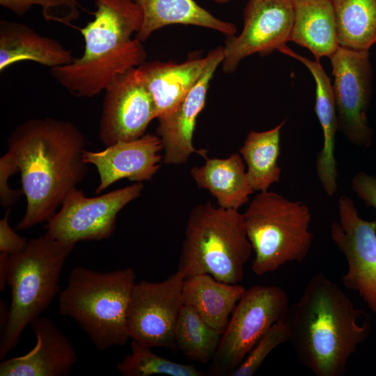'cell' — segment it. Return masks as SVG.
Instances as JSON below:
<instances>
[{
    "label": "cell",
    "instance_id": "obj_10",
    "mask_svg": "<svg viewBox=\"0 0 376 376\" xmlns=\"http://www.w3.org/2000/svg\"><path fill=\"white\" fill-rule=\"evenodd\" d=\"M185 276L176 271L160 282L134 283L127 311L130 338L149 347L176 348Z\"/></svg>",
    "mask_w": 376,
    "mask_h": 376
},
{
    "label": "cell",
    "instance_id": "obj_31",
    "mask_svg": "<svg viewBox=\"0 0 376 376\" xmlns=\"http://www.w3.org/2000/svg\"><path fill=\"white\" fill-rule=\"evenodd\" d=\"M17 172L18 169L14 159L6 152L0 159V198L3 207L15 203L23 193L22 189H12L8 184L10 177Z\"/></svg>",
    "mask_w": 376,
    "mask_h": 376
},
{
    "label": "cell",
    "instance_id": "obj_26",
    "mask_svg": "<svg viewBox=\"0 0 376 376\" xmlns=\"http://www.w3.org/2000/svg\"><path fill=\"white\" fill-rule=\"evenodd\" d=\"M340 47L368 52L376 43V0H331Z\"/></svg>",
    "mask_w": 376,
    "mask_h": 376
},
{
    "label": "cell",
    "instance_id": "obj_5",
    "mask_svg": "<svg viewBox=\"0 0 376 376\" xmlns=\"http://www.w3.org/2000/svg\"><path fill=\"white\" fill-rule=\"evenodd\" d=\"M252 252L243 214L216 207L208 201L189 214L177 271L185 278L207 274L219 281L238 284Z\"/></svg>",
    "mask_w": 376,
    "mask_h": 376
},
{
    "label": "cell",
    "instance_id": "obj_17",
    "mask_svg": "<svg viewBox=\"0 0 376 376\" xmlns=\"http://www.w3.org/2000/svg\"><path fill=\"white\" fill-rule=\"evenodd\" d=\"M36 343L26 354L0 363L1 376H67L77 363L71 342L48 318L31 323Z\"/></svg>",
    "mask_w": 376,
    "mask_h": 376
},
{
    "label": "cell",
    "instance_id": "obj_1",
    "mask_svg": "<svg viewBox=\"0 0 376 376\" xmlns=\"http://www.w3.org/2000/svg\"><path fill=\"white\" fill-rule=\"evenodd\" d=\"M86 139L72 122L32 118L17 127L7 141L20 173L26 206L16 230L48 221L88 173Z\"/></svg>",
    "mask_w": 376,
    "mask_h": 376
},
{
    "label": "cell",
    "instance_id": "obj_11",
    "mask_svg": "<svg viewBox=\"0 0 376 376\" xmlns=\"http://www.w3.org/2000/svg\"><path fill=\"white\" fill-rule=\"evenodd\" d=\"M330 59L338 130L351 143L370 147L373 132L367 116L373 92L369 53L339 46Z\"/></svg>",
    "mask_w": 376,
    "mask_h": 376
},
{
    "label": "cell",
    "instance_id": "obj_29",
    "mask_svg": "<svg viewBox=\"0 0 376 376\" xmlns=\"http://www.w3.org/2000/svg\"><path fill=\"white\" fill-rule=\"evenodd\" d=\"M290 340V331L285 319L277 322L262 336L230 376L253 375L276 347Z\"/></svg>",
    "mask_w": 376,
    "mask_h": 376
},
{
    "label": "cell",
    "instance_id": "obj_18",
    "mask_svg": "<svg viewBox=\"0 0 376 376\" xmlns=\"http://www.w3.org/2000/svg\"><path fill=\"white\" fill-rule=\"evenodd\" d=\"M278 50L301 62L314 78L315 82V111L323 134L322 147L316 158V173L327 195L333 196L336 194L338 188L335 145L338 124L336 102L330 79L318 60L312 61L299 55L286 45Z\"/></svg>",
    "mask_w": 376,
    "mask_h": 376
},
{
    "label": "cell",
    "instance_id": "obj_6",
    "mask_svg": "<svg viewBox=\"0 0 376 376\" xmlns=\"http://www.w3.org/2000/svg\"><path fill=\"white\" fill-rule=\"evenodd\" d=\"M75 246L44 234L29 240L21 253L8 255L7 284L11 289V301L1 334V359L15 347L24 329L59 294L61 271Z\"/></svg>",
    "mask_w": 376,
    "mask_h": 376
},
{
    "label": "cell",
    "instance_id": "obj_33",
    "mask_svg": "<svg viewBox=\"0 0 376 376\" xmlns=\"http://www.w3.org/2000/svg\"><path fill=\"white\" fill-rule=\"evenodd\" d=\"M352 189L367 207L376 210V176L359 171L352 179Z\"/></svg>",
    "mask_w": 376,
    "mask_h": 376
},
{
    "label": "cell",
    "instance_id": "obj_9",
    "mask_svg": "<svg viewBox=\"0 0 376 376\" xmlns=\"http://www.w3.org/2000/svg\"><path fill=\"white\" fill-rule=\"evenodd\" d=\"M143 189L142 182L118 189L95 197L86 196L77 188L72 190L61 209L47 221V237L74 244L81 241L109 238L116 228L120 210L137 198Z\"/></svg>",
    "mask_w": 376,
    "mask_h": 376
},
{
    "label": "cell",
    "instance_id": "obj_15",
    "mask_svg": "<svg viewBox=\"0 0 376 376\" xmlns=\"http://www.w3.org/2000/svg\"><path fill=\"white\" fill-rule=\"evenodd\" d=\"M208 54L209 61L195 85L173 111L157 118L156 132L162 144V162L166 164H185L194 152L207 157V150L194 147L193 136L197 117L205 104L210 81L224 60L223 47Z\"/></svg>",
    "mask_w": 376,
    "mask_h": 376
},
{
    "label": "cell",
    "instance_id": "obj_20",
    "mask_svg": "<svg viewBox=\"0 0 376 376\" xmlns=\"http://www.w3.org/2000/svg\"><path fill=\"white\" fill-rule=\"evenodd\" d=\"M210 59L191 58L181 63L154 61L139 66L154 100L156 118L173 111L204 71Z\"/></svg>",
    "mask_w": 376,
    "mask_h": 376
},
{
    "label": "cell",
    "instance_id": "obj_13",
    "mask_svg": "<svg viewBox=\"0 0 376 376\" xmlns=\"http://www.w3.org/2000/svg\"><path fill=\"white\" fill-rule=\"evenodd\" d=\"M98 136L108 146L145 134L156 108L139 67L118 75L104 90Z\"/></svg>",
    "mask_w": 376,
    "mask_h": 376
},
{
    "label": "cell",
    "instance_id": "obj_3",
    "mask_svg": "<svg viewBox=\"0 0 376 376\" xmlns=\"http://www.w3.org/2000/svg\"><path fill=\"white\" fill-rule=\"evenodd\" d=\"M94 18L79 29L83 54L69 64L51 68V75L71 94L92 97L120 75L144 63L142 42L132 36L140 30L143 16L133 0H95Z\"/></svg>",
    "mask_w": 376,
    "mask_h": 376
},
{
    "label": "cell",
    "instance_id": "obj_34",
    "mask_svg": "<svg viewBox=\"0 0 376 376\" xmlns=\"http://www.w3.org/2000/svg\"><path fill=\"white\" fill-rule=\"evenodd\" d=\"M8 255L0 253V290H3L7 284Z\"/></svg>",
    "mask_w": 376,
    "mask_h": 376
},
{
    "label": "cell",
    "instance_id": "obj_28",
    "mask_svg": "<svg viewBox=\"0 0 376 376\" xmlns=\"http://www.w3.org/2000/svg\"><path fill=\"white\" fill-rule=\"evenodd\" d=\"M131 353L117 366L123 376H149L155 374L169 376H203L205 373L192 364L170 361L152 351V347L132 340Z\"/></svg>",
    "mask_w": 376,
    "mask_h": 376
},
{
    "label": "cell",
    "instance_id": "obj_32",
    "mask_svg": "<svg viewBox=\"0 0 376 376\" xmlns=\"http://www.w3.org/2000/svg\"><path fill=\"white\" fill-rule=\"evenodd\" d=\"M10 210L0 220V252L7 255L17 254L23 251L29 241L18 235L9 224Z\"/></svg>",
    "mask_w": 376,
    "mask_h": 376
},
{
    "label": "cell",
    "instance_id": "obj_35",
    "mask_svg": "<svg viewBox=\"0 0 376 376\" xmlns=\"http://www.w3.org/2000/svg\"><path fill=\"white\" fill-rule=\"evenodd\" d=\"M216 3H224L228 2L230 0H214Z\"/></svg>",
    "mask_w": 376,
    "mask_h": 376
},
{
    "label": "cell",
    "instance_id": "obj_23",
    "mask_svg": "<svg viewBox=\"0 0 376 376\" xmlns=\"http://www.w3.org/2000/svg\"><path fill=\"white\" fill-rule=\"evenodd\" d=\"M245 290L239 283L219 281L207 274H197L185 278L182 301L223 334Z\"/></svg>",
    "mask_w": 376,
    "mask_h": 376
},
{
    "label": "cell",
    "instance_id": "obj_12",
    "mask_svg": "<svg viewBox=\"0 0 376 376\" xmlns=\"http://www.w3.org/2000/svg\"><path fill=\"white\" fill-rule=\"evenodd\" d=\"M338 209L339 221L331 223V237L347 264L341 281L376 313V219L361 218L345 195L340 197Z\"/></svg>",
    "mask_w": 376,
    "mask_h": 376
},
{
    "label": "cell",
    "instance_id": "obj_2",
    "mask_svg": "<svg viewBox=\"0 0 376 376\" xmlns=\"http://www.w3.org/2000/svg\"><path fill=\"white\" fill-rule=\"evenodd\" d=\"M285 321L299 361L317 376L344 375L371 330L368 314L321 272L309 279Z\"/></svg>",
    "mask_w": 376,
    "mask_h": 376
},
{
    "label": "cell",
    "instance_id": "obj_25",
    "mask_svg": "<svg viewBox=\"0 0 376 376\" xmlns=\"http://www.w3.org/2000/svg\"><path fill=\"white\" fill-rule=\"evenodd\" d=\"M285 123L283 120L267 131L249 132L240 149L253 191H267L281 179V169L278 159L281 152V130Z\"/></svg>",
    "mask_w": 376,
    "mask_h": 376
},
{
    "label": "cell",
    "instance_id": "obj_24",
    "mask_svg": "<svg viewBox=\"0 0 376 376\" xmlns=\"http://www.w3.org/2000/svg\"><path fill=\"white\" fill-rule=\"evenodd\" d=\"M141 9L143 23L135 38L144 42L155 31L171 24L195 25L235 35V26L215 17L194 0H133Z\"/></svg>",
    "mask_w": 376,
    "mask_h": 376
},
{
    "label": "cell",
    "instance_id": "obj_21",
    "mask_svg": "<svg viewBox=\"0 0 376 376\" xmlns=\"http://www.w3.org/2000/svg\"><path fill=\"white\" fill-rule=\"evenodd\" d=\"M190 174L198 187L207 189L224 209L238 210L254 191L240 153L224 159L206 157L203 165L191 169Z\"/></svg>",
    "mask_w": 376,
    "mask_h": 376
},
{
    "label": "cell",
    "instance_id": "obj_16",
    "mask_svg": "<svg viewBox=\"0 0 376 376\" xmlns=\"http://www.w3.org/2000/svg\"><path fill=\"white\" fill-rule=\"evenodd\" d=\"M106 147L101 151L85 149L83 152L84 162L93 165L99 174L97 194L121 179L135 182L150 180L161 166L162 144L157 134H146Z\"/></svg>",
    "mask_w": 376,
    "mask_h": 376
},
{
    "label": "cell",
    "instance_id": "obj_27",
    "mask_svg": "<svg viewBox=\"0 0 376 376\" xmlns=\"http://www.w3.org/2000/svg\"><path fill=\"white\" fill-rule=\"evenodd\" d=\"M221 334L191 307L183 305L175 329V344L187 359L204 364L211 362Z\"/></svg>",
    "mask_w": 376,
    "mask_h": 376
},
{
    "label": "cell",
    "instance_id": "obj_14",
    "mask_svg": "<svg viewBox=\"0 0 376 376\" xmlns=\"http://www.w3.org/2000/svg\"><path fill=\"white\" fill-rule=\"evenodd\" d=\"M243 19L240 34L228 36L223 47L226 72H233L246 56H265L286 45L293 25V6L290 0H249Z\"/></svg>",
    "mask_w": 376,
    "mask_h": 376
},
{
    "label": "cell",
    "instance_id": "obj_4",
    "mask_svg": "<svg viewBox=\"0 0 376 376\" xmlns=\"http://www.w3.org/2000/svg\"><path fill=\"white\" fill-rule=\"evenodd\" d=\"M135 272L132 267L97 272L77 267L58 294V311L75 320L97 349L123 346L130 339L127 311Z\"/></svg>",
    "mask_w": 376,
    "mask_h": 376
},
{
    "label": "cell",
    "instance_id": "obj_30",
    "mask_svg": "<svg viewBox=\"0 0 376 376\" xmlns=\"http://www.w3.org/2000/svg\"><path fill=\"white\" fill-rule=\"evenodd\" d=\"M0 5L19 16L24 15L32 6H39L45 20L67 25L79 16L80 6L77 0H0Z\"/></svg>",
    "mask_w": 376,
    "mask_h": 376
},
{
    "label": "cell",
    "instance_id": "obj_22",
    "mask_svg": "<svg viewBox=\"0 0 376 376\" xmlns=\"http://www.w3.org/2000/svg\"><path fill=\"white\" fill-rule=\"evenodd\" d=\"M294 21L290 41L307 48L315 60L331 58L339 47L331 0H290Z\"/></svg>",
    "mask_w": 376,
    "mask_h": 376
},
{
    "label": "cell",
    "instance_id": "obj_7",
    "mask_svg": "<svg viewBox=\"0 0 376 376\" xmlns=\"http://www.w3.org/2000/svg\"><path fill=\"white\" fill-rule=\"evenodd\" d=\"M243 217L255 254L251 269L256 275L273 272L287 263H300L306 258L313 235L309 230L311 214L306 204L274 191H260Z\"/></svg>",
    "mask_w": 376,
    "mask_h": 376
},
{
    "label": "cell",
    "instance_id": "obj_8",
    "mask_svg": "<svg viewBox=\"0 0 376 376\" xmlns=\"http://www.w3.org/2000/svg\"><path fill=\"white\" fill-rule=\"evenodd\" d=\"M290 305L286 292L279 286L256 285L245 290L221 334L208 375L230 376L262 336L285 318Z\"/></svg>",
    "mask_w": 376,
    "mask_h": 376
},
{
    "label": "cell",
    "instance_id": "obj_19",
    "mask_svg": "<svg viewBox=\"0 0 376 376\" xmlns=\"http://www.w3.org/2000/svg\"><path fill=\"white\" fill-rule=\"evenodd\" d=\"M73 60L71 51L56 40L40 35L22 23L0 21L1 72L23 61L53 68L69 64Z\"/></svg>",
    "mask_w": 376,
    "mask_h": 376
}]
</instances>
